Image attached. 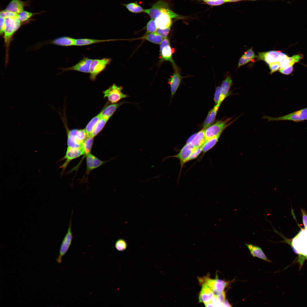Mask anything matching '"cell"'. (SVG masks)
Wrapping results in <instances>:
<instances>
[{
	"label": "cell",
	"mask_w": 307,
	"mask_h": 307,
	"mask_svg": "<svg viewBox=\"0 0 307 307\" xmlns=\"http://www.w3.org/2000/svg\"><path fill=\"white\" fill-rule=\"evenodd\" d=\"M5 18V28L3 34L6 48L7 61L8 50L10 42L14 34L20 27L22 23L19 20L17 17Z\"/></svg>",
	"instance_id": "obj_2"
},
{
	"label": "cell",
	"mask_w": 307,
	"mask_h": 307,
	"mask_svg": "<svg viewBox=\"0 0 307 307\" xmlns=\"http://www.w3.org/2000/svg\"><path fill=\"white\" fill-rule=\"evenodd\" d=\"M40 13H33L23 11L18 14L17 18L22 23H27L28 21H29L32 20V19H30L32 16Z\"/></svg>",
	"instance_id": "obj_31"
},
{
	"label": "cell",
	"mask_w": 307,
	"mask_h": 307,
	"mask_svg": "<svg viewBox=\"0 0 307 307\" xmlns=\"http://www.w3.org/2000/svg\"><path fill=\"white\" fill-rule=\"evenodd\" d=\"M293 70V66H289L284 69H280L279 71L282 74L288 75L290 74Z\"/></svg>",
	"instance_id": "obj_44"
},
{
	"label": "cell",
	"mask_w": 307,
	"mask_h": 307,
	"mask_svg": "<svg viewBox=\"0 0 307 307\" xmlns=\"http://www.w3.org/2000/svg\"><path fill=\"white\" fill-rule=\"evenodd\" d=\"M245 244L250 251L251 255L253 257H257L268 262H271L267 258L260 247L251 244L245 243Z\"/></svg>",
	"instance_id": "obj_21"
},
{
	"label": "cell",
	"mask_w": 307,
	"mask_h": 307,
	"mask_svg": "<svg viewBox=\"0 0 307 307\" xmlns=\"http://www.w3.org/2000/svg\"><path fill=\"white\" fill-rule=\"evenodd\" d=\"M301 211L302 214L303 223L305 229L307 230V214L304 210L302 209Z\"/></svg>",
	"instance_id": "obj_48"
},
{
	"label": "cell",
	"mask_w": 307,
	"mask_h": 307,
	"mask_svg": "<svg viewBox=\"0 0 307 307\" xmlns=\"http://www.w3.org/2000/svg\"><path fill=\"white\" fill-rule=\"evenodd\" d=\"M169 7L168 3L163 0H159L148 9H145L144 12L148 14L151 19L155 20L162 13L164 8Z\"/></svg>",
	"instance_id": "obj_13"
},
{
	"label": "cell",
	"mask_w": 307,
	"mask_h": 307,
	"mask_svg": "<svg viewBox=\"0 0 307 307\" xmlns=\"http://www.w3.org/2000/svg\"><path fill=\"white\" fill-rule=\"evenodd\" d=\"M92 59L84 57L78 63L72 67L61 69L63 71L76 70L86 73H90V65Z\"/></svg>",
	"instance_id": "obj_16"
},
{
	"label": "cell",
	"mask_w": 307,
	"mask_h": 307,
	"mask_svg": "<svg viewBox=\"0 0 307 307\" xmlns=\"http://www.w3.org/2000/svg\"><path fill=\"white\" fill-rule=\"evenodd\" d=\"M173 68L174 70L173 74L168 79V83L170 85L171 99L176 93L183 78L180 74L178 67L177 66L173 67Z\"/></svg>",
	"instance_id": "obj_15"
},
{
	"label": "cell",
	"mask_w": 307,
	"mask_h": 307,
	"mask_svg": "<svg viewBox=\"0 0 307 307\" xmlns=\"http://www.w3.org/2000/svg\"><path fill=\"white\" fill-rule=\"evenodd\" d=\"M86 173L96 168L106 162L99 159L97 157L90 153L86 155Z\"/></svg>",
	"instance_id": "obj_18"
},
{
	"label": "cell",
	"mask_w": 307,
	"mask_h": 307,
	"mask_svg": "<svg viewBox=\"0 0 307 307\" xmlns=\"http://www.w3.org/2000/svg\"><path fill=\"white\" fill-rule=\"evenodd\" d=\"M64 112L65 111L63 115L60 113L59 114L66 130L67 137L68 147L73 148L81 147L88 137L87 134L84 129H69L67 126L65 114Z\"/></svg>",
	"instance_id": "obj_1"
},
{
	"label": "cell",
	"mask_w": 307,
	"mask_h": 307,
	"mask_svg": "<svg viewBox=\"0 0 307 307\" xmlns=\"http://www.w3.org/2000/svg\"><path fill=\"white\" fill-rule=\"evenodd\" d=\"M217 297L220 303L223 306L224 302L226 299L225 292L224 291L222 292Z\"/></svg>",
	"instance_id": "obj_46"
},
{
	"label": "cell",
	"mask_w": 307,
	"mask_h": 307,
	"mask_svg": "<svg viewBox=\"0 0 307 307\" xmlns=\"http://www.w3.org/2000/svg\"><path fill=\"white\" fill-rule=\"evenodd\" d=\"M94 138L92 136H88L83 144L84 150V155L86 156L90 153L93 143Z\"/></svg>",
	"instance_id": "obj_33"
},
{
	"label": "cell",
	"mask_w": 307,
	"mask_h": 307,
	"mask_svg": "<svg viewBox=\"0 0 307 307\" xmlns=\"http://www.w3.org/2000/svg\"><path fill=\"white\" fill-rule=\"evenodd\" d=\"M202 152V147L195 148L188 159V161L196 158Z\"/></svg>",
	"instance_id": "obj_36"
},
{
	"label": "cell",
	"mask_w": 307,
	"mask_h": 307,
	"mask_svg": "<svg viewBox=\"0 0 307 307\" xmlns=\"http://www.w3.org/2000/svg\"><path fill=\"white\" fill-rule=\"evenodd\" d=\"M292 241V245L295 251L307 256V230L300 231Z\"/></svg>",
	"instance_id": "obj_9"
},
{
	"label": "cell",
	"mask_w": 307,
	"mask_h": 307,
	"mask_svg": "<svg viewBox=\"0 0 307 307\" xmlns=\"http://www.w3.org/2000/svg\"><path fill=\"white\" fill-rule=\"evenodd\" d=\"M204 1L208 5L212 6H218L225 3L224 0H196Z\"/></svg>",
	"instance_id": "obj_37"
},
{
	"label": "cell",
	"mask_w": 307,
	"mask_h": 307,
	"mask_svg": "<svg viewBox=\"0 0 307 307\" xmlns=\"http://www.w3.org/2000/svg\"><path fill=\"white\" fill-rule=\"evenodd\" d=\"M288 56L280 51H271L259 53L256 57L259 60L265 61L269 64L274 62H281Z\"/></svg>",
	"instance_id": "obj_10"
},
{
	"label": "cell",
	"mask_w": 307,
	"mask_h": 307,
	"mask_svg": "<svg viewBox=\"0 0 307 307\" xmlns=\"http://www.w3.org/2000/svg\"><path fill=\"white\" fill-rule=\"evenodd\" d=\"M73 213L72 211L67 232L63 240L60 247L59 254L56 258V261L59 264L61 262L63 257L68 250L72 241L73 237L71 224Z\"/></svg>",
	"instance_id": "obj_7"
},
{
	"label": "cell",
	"mask_w": 307,
	"mask_h": 307,
	"mask_svg": "<svg viewBox=\"0 0 307 307\" xmlns=\"http://www.w3.org/2000/svg\"><path fill=\"white\" fill-rule=\"evenodd\" d=\"M211 302L214 307L223 306L219 302L217 297L215 296H213Z\"/></svg>",
	"instance_id": "obj_49"
},
{
	"label": "cell",
	"mask_w": 307,
	"mask_h": 307,
	"mask_svg": "<svg viewBox=\"0 0 307 307\" xmlns=\"http://www.w3.org/2000/svg\"><path fill=\"white\" fill-rule=\"evenodd\" d=\"M123 88L114 84L106 90L103 91V98H107L108 101L111 103H117L121 99L129 97L128 95L123 93Z\"/></svg>",
	"instance_id": "obj_3"
},
{
	"label": "cell",
	"mask_w": 307,
	"mask_h": 307,
	"mask_svg": "<svg viewBox=\"0 0 307 307\" xmlns=\"http://www.w3.org/2000/svg\"><path fill=\"white\" fill-rule=\"evenodd\" d=\"M130 11L133 13H139L144 12L142 7L136 2H131L126 4H122Z\"/></svg>",
	"instance_id": "obj_32"
},
{
	"label": "cell",
	"mask_w": 307,
	"mask_h": 307,
	"mask_svg": "<svg viewBox=\"0 0 307 307\" xmlns=\"http://www.w3.org/2000/svg\"><path fill=\"white\" fill-rule=\"evenodd\" d=\"M269 69L271 70L270 72L271 74L279 69L280 68V64L279 62L272 63L269 64Z\"/></svg>",
	"instance_id": "obj_40"
},
{
	"label": "cell",
	"mask_w": 307,
	"mask_h": 307,
	"mask_svg": "<svg viewBox=\"0 0 307 307\" xmlns=\"http://www.w3.org/2000/svg\"><path fill=\"white\" fill-rule=\"evenodd\" d=\"M163 38L161 35L156 32L145 34L144 36L139 39L146 40L153 43L158 44L160 43Z\"/></svg>",
	"instance_id": "obj_27"
},
{
	"label": "cell",
	"mask_w": 307,
	"mask_h": 307,
	"mask_svg": "<svg viewBox=\"0 0 307 307\" xmlns=\"http://www.w3.org/2000/svg\"><path fill=\"white\" fill-rule=\"evenodd\" d=\"M76 39L68 36H62L49 41L47 43L55 45L69 46L75 45Z\"/></svg>",
	"instance_id": "obj_23"
},
{
	"label": "cell",
	"mask_w": 307,
	"mask_h": 307,
	"mask_svg": "<svg viewBox=\"0 0 307 307\" xmlns=\"http://www.w3.org/2000/svg\"><path fill=\"white\" fill-rule=\"evenodd\" d=\"M18 14L8 11L5 9L0 11V16L4 18L16 17L18 16Z\"/></svg>",
	"instance_id": "obj_38"
},
{
	"label": "cell",
	"mask_w": 307,
	"mask_h": 307,
	"mask_svg": "<svg viewBox=\"0 0 307 307\" xmlns=\"http://www.w3.org/2000/svg\"><path fill=\"white\" fill-rule=\"evenodd\" d=\"M128 103L125 101H122L111 103L108 101L99 113L101 117L105 118L109 120L120 107Z\"/></svg>",
	"instance_id": "obj_14"
},
{
	"label": "cell",
	"mask_w": 307,
	"mask_h": 307,
	"mask_svg": "<svg viewBox=\"0 0 307 307\" xmlns=\"http://www.w3.org/2000/svg\"><path fill=\"white\" fill-rule=\"evenodd\" d=\"M115 246L117 250L119 251H123L126 249L127 245L125 240L120 238L116 241Z\"/></svg>",
	"instance_id": "obj_34"
},
{
	"label": "cell",
	"mask_w": 307,
	"mask_h": 307,
	"mask_svg": "<svg viewBox=\"0 0 307 307\" xmlns=\"http://www.w3.org/2000/svg\"><path fill=\"white\" fill-rule=\"evenodd\" d=\"M161 62L166 61H170L173 67L177 66L173 61L172 55L173 51L170 44L163 46H160Z\"/></svg>",
	"instance_id": "obj_20"
},
{
	"label": "cell",
	"mask_w": 307,
	"mask_h": 307,
	"mask_svg": "<svg viewBox=\"0 0 307 307\" xmlns=\"http://www.w3.org/2000/svg\"><path fill=\"white\" fill-rule=\"evenodd\" d=\"M118 40H97L88 38H80L76 40L75 45L83 46L101 42L113 41Z\"/></svg>",
	"instance_id": "obj_26"
},
{
	"label": "cell",
	"mask_w": 307,
	"mask_h": 307,
	"mask_svg": "<svg viewBox=\"0 0 307 307\" xmlns=\"http://www.w3.org/2000/svg\"><path fill=\"white\" fill-rule=\"evenodd\" d=\"M0 17V33L1 35L3 34L5 28V18Z\"/></svg>",
	"instance_id": "obj_47"
},
{
	"label": "cell",
	"mask_w": 307,
	"mask_h": 307,
	"mask_svg": "<svg viewBox=\"0 0 307 307\" xmlns=\"http://www.w3.org/2000/svg\"><path fill=\"white\" fill-rule=\"evenodd\" d=\"M226 2H233L241 1L244 0H224Z\"/></svg>",
	"instance_id": "obj_52"
},
{
	"label": "cell",
	"mask_w": 307,
	"mask_h": 307,
	"mask_svg": "<svg viewBox=\"0 0 307 307\" xmlns=\"http://www.w3.org/2000/svg\"><path fill=\"white\" fill-rule=\"evenodd\" d=\"M171 28V27H170L164 29L157 28L156 32L161 35L163 38H167Z\"/></svg>",
	"instance_id": "obj_41"
},
{
	"label": "cell",
	"mask_w": 307,
	"mask_h": 307,
	"mask_svg": "<svg viewBox=\"0 0 307 307\" xmlns=\"http://www.w3.org/2000/svg\"><path fill=\"white\" fill-rule=\"evenodd\" d=\"M206 129L203 128L195 134L194 138L190 142L194 148L202 147L206 140L205 135Z\"/></svg>",
	"instance_id": "obj_24"
},
{
	"label": "cell",
	"mask_w": 307,
	"mask_h": 307,
	"mask_svg": "<svg viewBox=\"0 0 307 307\" xmlns=\"http://www.w3.org/2000/svg\"><path fill=\"white\" fill-rule=\"evenodd\" d=\"M302 57V55L300 54L294 55L292 57H289L290 66H293L295 63L299 61Z\"/></svg>",
	"instance_id": "obj_39"
},
{
	"label": "cell",
	"mask_w": 307,
	"mask_h": 307,
	"mask_svg": "<svg viewBox=\"0 0 307 307\" xmlns=\"http://www.w3.org/2000/svg\"><path fill=\"white\" fill-rule=\"evenodd\" d=\"M199 280L200 283L207 284L211 290L214 296L216 297L224 291L230 283V281L217 279H212L207 277L200 278Z\"/></svg>",
	"instance_id": "obj_4"
},
{
	"label": "cell",
	"mask_w": 307,
	"mask_h": 307,
	"mask_svg": "<svg viewBox=\"0 0 307 307\" xmlns=\"http://www.w3.org/2000/svg\"><path fill=\"white\" fill-rule=\"evenodd\" d=\"M219 107L217 105H215L213 108L209 111L203 124V128L206 129L213 123Z\"/></svg>",
	"instance_id": "obj_25"
},
{
	"label": "cell",
	"mask_w": 307,
	"mask_h": 307,
	"mask_svg": "<svg viewBox=\"0 0 307 307\" xmlns=\"http://www.w3.org/2000/svg\"><path fill=\"white\" fill-rule=\"evenodd\" d=\"M82 155H84L83 144L82 147L78 148L68 147L65 155L58 161L60 162L66 159L65 162L60 167L62 169L61 175H62L68 164L72 160L79 157Z\"/></svg>",
	"instance_id": "obj_12"
},
{
	"label": "cell",
	"mask_w": 307,
	"mask_h": 307,
	"mask_svg": "<svg viewBox=\"0 0 307 307\" xmlns=\"http://www.w3.org/2000/svg\"><path fill=\"white\" fill-rule=\"evenodd\" d=\"M220 134L217 136L208 140H206L202 146L203 155L213 148L218 141L221 134Z\"/></svg>",
	"instance_id": "obj_28"
},
{
	"label": "cell",
	"mask_w": 307,
	"mask_h": 307,
	"mask_svg": "<svg viewBox=\"0 0 307 307\" xmlns=\"http://www.w3.org/2000/svg\"><path fill=\"white\" fill-rule=\"evenodd\" d=\"M109 119L103 117H101L94 128L91 136L94 137L98 135L103 129Z\"/></svg>",
	"instance_id": "obj_30"
},
{
	"label": "cell",
	"mask_w": 307,
	"mask_h": 307,
	"mask_svg": "<svg viewBox=\"0 0 307 307\" xmlns=\"http://www.w3.org/2000/svg\"><path fill=\"white\" fill-rule=\"evenodd\" d=\"M30 3V0L24 1L21 0H11L5 9L18 14L24 11V7L29 6Z\"/></svg>",
	"instance_id": "obj_17"
},
{
	"label": "cell",
	"mask_w": 307,
	"mask_h": 307,
	"mask_svg": "<svg viewBox=\"0 0 307 307\" xmlns=\"http://www.w3.org/2000/svg\"><path fill=\"white\" fill-rule=\"evenodd\" d=\"M111 61V59L106 58L100 59H92L90 69V80L95 81L97 76L105 69Z\"/></svg>",
	"instance_id": "obj_6"
},
{
	"label": "cell",
	"mask_w": 307,
	"mask_h": 307,
	"mask_svg": "<svg viewBox=\"0 0 307 307\" xmlns=\"http://www.w3.org/2000/svg\"><path fill=\"white\" fill-rule=\"evenodd\" d=\"M242 56L249 59L251 60L255 57V55L252 48L248 50Z\"/></svg>",
	"instance_id": "obj_43"
},
{
	"label": "cell",
	"mask_w": 307,
	"mask_h": 307,
	"mask_svg": "<svg viewBox=\"0 0 307 307\" xmlns=\"http://www.w3.org/2000/svg\"><path fill=\"white\" fill-rule=\"evenodd\" d=\"M146 34L156 32L157 28L154 20L151 19L148 22L146 25Z\"/></svg>",
	"instance_id": "obj_35"
},
{
	"label": "cell",
	"mask_w": 307,
	"mask_h": 307,
	"mask_svg": "<svg viewBox=\"0 0 307 307\" xmlns=\"http://www.w3.org/2000/svg\"><path fill=\"white\" fill-rule=\"evenodd\" d=\"M223 306L225 307H231L232 306V305L229 303L228 300L225 299L224 302Z\"/></svg>",
	"instance_id": "obj_50"
},
{
	"label": "cell",
	"mask_w": 307,
	"mask_h": 307,
	"mask_svg": "<svg viewBox=\"0 0 307 307\" xmlns=\"http://www.w3.org/2000/svg\"><path fill=\"white\" fill-rule=\"evenodd\" d=\"M263 118L269 121L281 120L297 122L307 120V107L280 117H272L265 116Z\"/></svg>",
	"instance_id": "obj_5"
},
{
	"label": "cell",
	"mask_w": 307,
	"mask_h": 307,
	"mask_svg": "<svg viewBox=\"0 0 307 307\" xmlns=\"http://www.w3.org/2000/svg\"><path fill=\"white\" fill-rule=\"evenodd\" d=\"M231 119L230 118L217 121L206 128L205 131L206 140H209L221 134L223 130L232 123L229 122Z\"/></svg>",
	"instance_id": "obj_8"
},
{
	"label": "cell",
	"mask_w": 307,
	"mask_h": 307,
	"mask_svg": "<svg viewBox=\"0 0 307 307\" xmlns=\"http://www.w3.org/2000/svg\"><path fill=\"white\" fill-rule=\"evenodd\" d=\"M195 148L192 145L190 142H187L182 148L179 152L177 154L165 157L163 159L164 161L170 157H175L179 159L181 165L180 174L184 164L188 161L189 157L194 150Z\"/></svg>",
	"instance_id": "obj_11"
},
{
	"label": "cell",
	"mask_w": 307,
	"mask_h": 307,
	"mask_svg": "<svg viewBox=\"0 0 307 307\" xmlns=\"http://www.w3.org/2000/svg\"><path fill=\"white\" fill-rule=\"evenodd\" d=\"M250 61L249 59L242 56L239 59L238 68L246 64Z\"/></svg>",
	"instance_id": "obj_45"
},
{
	"label": "cell",
	"mask_w": 307,
	"mask_h": 307,
	"mask_svg": "<svg viewBox=\"0 0 307 307\" xmlns=\"http://www.w3.org/2000/svg\"><path fill=\"white\" fill-rule=\"evenodd\" d=\"M202 287L199 295L200 302L204 304L211 301L214 295L211 289L206 284H202Z\"/></svg>",
	"instance_id": "obj_19"
},
{
	"label": "cell",
	"mask_w": 307,
	"mask_h": 307,
	"mask_svg": "<svg viewBox=\"0 0 307 307\" xmlns=\"http://www.w3.org/2000/svg\"><path fill=\"white\" fill-rule=\"evenodd\" d=\"M221 87H217L216 88L214 96V101L215 105L218 104L221 95Z\"/></svg>",
	"instance_id": "obj_42"
},
{
	"label": "cell",
	"mask_w": 307,
	"mask_h": 307,
	"mask_svg": "<svg viewBox=\"0 0 307 307\" xmlns=\"http://www.w3.org/2000/svg\"><path fill=\"white\" fill-rule=\"evenodd\" d=\"M101 118L99 113L93 117L86 125L84 129L87 134L88 136H91L92 132Z\"/></svg>",
	"instance_id": "obj_29"
},
{
	"label": "cell",
	"mask_w": 307,
	"mask_h": 307,
	"mask_svg": "<svg viewBox=\"0 0 307 307\" xmlns=\"http://www.w3.org/2000/svg\"><path fill=\"white\" fill-rule=\"evenodd\" d=\"M204 304L205 306L206 307H214L211 301L205 303Z\"/></svg>",
	"instance_id": "obj_51"
},
{
	"label": "cell",
	"mask_w": 307,
	"mask_h": 307,
	"mask_svg": "<svg viewBox=\"0 0 307 307\" xmlns=\"http://www.w3.org/2000/svg\"><path fill=\"white\" fill-rule=\"evenodd\" d=\"M232 80L230 77H227L223 81L221 87L220 98L218 103L217 105L219 107L227 96L230 89L232 86Z\"/></svg>",
	"instance_id": "obj_22"
}]
</instances>
